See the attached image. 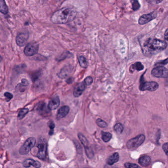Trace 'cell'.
<instances>
[{"instance_id":"6da1fadb","label":"cell","mask_w":168,"mask_h":168,"mask_svg":"<svg viewBox=\"0 0 168 168\" xmlns=\"http://www.w3.org/2000/svg\"><path fill=\"white\" fill-rule=\"evenodd\" d=\"M141 44L143 53L148 55L158 53L166 48L167 46L164 41L156 39H148Z\"/></svg>"},{"instance_id":"7a4b0ae2","label":"cell","mask_w":168,"mask_h":168,"mask_svg":"<svg viewBox=\"0 0 168 168\" xmlns=\"http://www.w3.org/2000/svg\"><path fill=\"white\" fill-rule=\"evenodd\" d=\"M76 14L74 9L64 8L54 12L51 17V21L57 24L67 23L75 18Z\"/></svg>"},{"instance_id":"3957f363","label":"cell","mask_w":168,"mask_h":168,"mask_svg":"<svg viewBox=\"0 0 168 168\" xmlns=\"http://www.w3.org/2000/svg\"><path fill=\"white\" fill-rule=\"evenodd\" d=\"M146 137L144 135H139L136 137L129 140L127 143L126 146L129 150L136 149L144 143Z\"/></svg>"},{"instance_id":"277c9868","label":"cell","mask_w":168,"mask_h":168,"mask_svg":"<svg viewBox=\"0 0 168 168\" xmlns=\"http://www.w3.org/2000/svg\"><path fill=\"white\" fill-rule=\"evenodd\" d=\"M36 143V139L34 137H30L26 141L24 145L19 150V153L21 155L27 154L34 148Z\"/></svg>"},{"instance_id":"5b68a950","label":"cell","mask_w":168,"mask_h":168,"mask_svg":"<svg viewBox=\"0 0 168 168\" xmlns=\"http://www.w3.org/2000/svg\"><path fill=\"white\" fill-rule=\"evenodd\" d=\"M37 147L39 148V151L37 157L40 159H45L46 157L47 149V144L45 140L42 138L40 139L37 143Z\"/></svg>"},{"instance_id":"8992f818","label":"cell","mask_w":168,"mask_h":168,"mask_svg":"<svg viewBox=\"0 0 168 168\" xmlns=\"http://www.w3.org/2000/svg\"><path fill=\"white\" fill-rule=\"evenodd\" d=\"M78 137L82 143V144L84 145L85 151H86V154L87 157L90 159L93 158L94 157V153L89 145V143L87 139V138L81 133H78Z\"/></svg>"},{"instance_id":"52a82bcc","label":"cell","mask_w":168,"mask_h":168,"mask_svg":"<svg viewBox=\"0 0 168 168\" xmlns=\"http://www.w3.org/2000/svg\"><path fill=\"white\" fill-rule=\"evenodd\" d=\"M151 74L158 78H167L168 76V70L162 66L157 67L152 69Z\"/></svg>"},{"instance_id":"ba28073f","label":"cell","mask_w":168,"mask_h":168,"mask_svg":"<svg viewBox=\"0 0 168 168\" xmlns=\"http://www.w3.org/2000/svg\"><path fill=\"white\" fill-rule=\"evenodd\" d=\"M159 87V84L155 81L141 82L140 85V90L141 91H155Z\"/></svg>"},{"instance_id":"9c48e42d","label":"cell","mask_w":168,"mask_h":168,"mask_svg":"<svg viewBox=\"0 0 168 168\" xmlns=\"http://www.w3.org/2000/svg\"><path fill=\"white\" fill-rule=\"evenodd\" d=\"M39 44L36 42L28 44L24 49V53L27 56H32L37 53L39 51Z\"/></svg>"},{"instance_id":"30bf717a","label":"cell","mask_w":168,"mask_h":168,"mask_svg":"<svg viewBox=\"0 0 168 168\" xmlns=\"http://www.w3.org/2000/svg\"><path fill=\"white\" fill-rule=\"evenodd\" d=\"M157 16V14L155 12H152L150 14H146L142 15L139 19V23L141 25H144L148 23V22L155 18Z\"/></svg>"},{"instance_id":"8fae6325","label":"cell","mask_w":168,"mask_h":168,"mask_svg":"<svg viewBox=\"0 0 168 168\" xmlns=\"http://www.w3.org/2000/svg\"><path fill=\"white\" fill-rule=\"evenodd\" d=\"M29 33H22L17 36L16 42L17 45L19 46H23L25 44L29 38Z\"/></svg>"},{"instance_id":"7c38bea8","label":"cell","mask_w":168,"mask_h":168,"mask_svg":"<svg viewBox=\"0 0 168 168\" xmlns=\"http://www.w3.org/2000/svg\"><path fill=\"white\" fill-rule=\"evenodd\" d=\"M23 165L25 168H29L30 167H34L35 168H41V164L38 161H36L32 159H28L24 161Z\"/></svg>"},{"instance_id":"4fadbf2b","label":"cell","mask_w":168,"mask_h":168,"mask_svg":"<svg viewBox=\"0 0 168 168\" xmlns=\"http://www.w3.org/2000/svg\"><path fill=\"white\" fill-rule=\"evenodd\" d=\"M85 85L86 84H85L84 82L79 83L75 86L73 91V94L75 97H78L81 96L85 89Z\"/></svg>"},{"instance_id":"5bb4252c","label":"cell","mask_w":168,"mask_h":168,"mask_svg":"<svg viewBox=\"0 0 168 168\" xmlns=\"http://www.w3.org/2000/svg\"><path fill=\"white\" fill-rule=\"evenodd\" d=\"M69 111V107L67 106H62L58 111L57 118L58 120H61L67 115Z\"/></svg>"},{"instance_id":"9a60e30c","label":"cell","mask_w":168,"mask_h":168,"mask_svg":"<svg viewBox=\"0 0 168 168\" xmlns=\"http://www.w3.org/2000/svg\"><path fill=\"white\" fill-rule=\"evenodd\" d=\"M151 161V158L146 155L142 156L139 159V163L142 166L145 167L148 166L150 164Z\"/></svg>"},{"instance_id":"2e32d148","label":"cell","mask_w":168,"mask_h":168,"mask_svg":"<svg viewBox=\"0 0 168 168\" xmlns=\"http://www.w3.org/2000/svg\"><path fill=\"white\" fill-rule=\"evenodd\" d=\"M60 104V99L58 97H56L50 101L49 104L48 105V108L50 111L55 110L59 107Z\"/></svg>"},{"instance_id":"e0dca14e","label":"cell","mask_w":168,"mask_h":168,"mask_svg":"<svg viewBox=\"0 0 168 168\" xmlns=\"http://www.w3.org/2000/svg\"><path fill=\"white\" fill-rule=\"evenodd\" d=\"M37 111L41 114H43L48 113L50 110L48 109V107H46L45 103L40 102L37 105Z\"/></svg>"},{"instance_id":"ac0fdd59","label":"cell","mask_w":168,"mask_h":168,"mask_svg":"<svg viewBox=\"0 0 168 168\" xmlns=\"http://www.w3.org/2000/svg\"><path fill=\"white\" fill-rule=\"evenodd\" d=\"M119 153L116 152L108 158L106 162L108 165H113L114 163L119 161Z\"/></svg>"},{"instance_id":"d6986e66","label":"cell","mask_w":168,"mask_h":168,"mask_svg":"<svg viewBox=\"0 0 168 168\" xmlns=\"http://www.w3.org/2000/svg\"><path fill=\"white\" fill-rule=\"evenodd\" d=\"M28 85H29L28 81H27V79H23L21 81V83L17 86V89L19 91L23 92L25 90Z\"/></svg>"},{"instance_id":"ffe728a7","label":"cell","mask_w":168,"mask_h":168,"mask_svg":"<svg viewBox=\"0 0 168 168\" xmlns=\"http://www.w3.org/2000/svg\"><path fill=\"white\" fill-rule=\"evenodd\" d=\"M0 12L5 14H7L9 12L8 7L3 0H0Z\"/></svg>"},{"instance_id":"44dd1931","label":"cell","mask_w":168,"mask_h":168,"mask_svg":"<svg viewBox=\"0 0 168 168\" xmlns=\"http://www.w3.org/2000/svg\"><path fill=\"white\" fill-rule=\"evenodd\" d=\"M101 137L103 141L104 142H108L111 140L112 138V135L111 133L109 132H102L101 133Z\"/></svg>"},{"instance_id":"7402d4cb","label":"cell","mask_w":168,"mask_h":168,"mask_svg":"<svg viewBox=\"0 0 168 168\" xmlns=\"http://www.w3.org/2000/svg\"><path fill=\"white\" fill-rule=\"evenodd\" d=\"M78 61H79V64L81 67L84 68H87L88 66V62L87 61L86 59V58L83 56H80L78 58Z\"/></svg>"},{"instance_id":"603a6c76","label":"cell","mask_w":168,"mask_h":168,"mask_svg":"<svg viewBox=\"0 0 168 168\" xmlns=\"http://www.w3.org/2000/svg\"><path fill=\"white\" fill-rule=\"evenodd\" d=\"M131 68L133 69V70L140 71L144 70V66L141 62H136L132 66Z\"/></svg>"},{"instance_id":"cb8c5ba5","label":"cell","mask_w":168,"mask_h":168,"mask_svg":"<svg viewBox=\"0 0 168 168\" xmlns=\"http://www.w3.org/2000/svg\"><path fill=\"white\" fill-rule=\"evenodd\" d=\"M29 112V109L26 108L23 109L20 111L19 112L18 115V118L19 120H21L23 119L26 115Z\"/></svg>"},{"instance_id":"d4e9b609","label":"cell","mask_w":168,"mask_h":168,"mask_svg":"<svg viewBox=\"0 0 168 168\" xmlns=\"http://www.w3.org/2000/svg\"><path fill=\"white\" fill-rule=\"evenodd\" d=\"M114 130L118 134H121L123 131V126L120 123H117L114 125Z\"/></svg>"},{"instance_id":"484cf974","label":"cell","mask_w":168,"mask_h":168,"mask_svg":"<svg viewBox=\"0 0 168 168\" xmlns=\"http://www.w3.org/2000/svg\"><path fill=\"white\" fill-rule=\"evenodd\" d=\"M96 124L98 126L101 128H106L108 126L107 123L105 121H103L101 119H98L96 120Z\"/></svg>"},{"instance_id":"4316f807","label":"cell","mask_w":168,"mask_h":168,"mask_svg":"<svg viewBox=\"0 0 168 168\" xmlns=\"http://www.w3.org/2000/svg\"><path fill=\"white\" fill-rule=\"evenodd\" d=\"M48 126L49 127V128L50 129V131L49 132V135H52L53 134V130L55 128V123L54 122L52 121H50L48 122Z\"/></svg>"},{"instance_id":"83f0119b","label":"cell","mask_w":168,"mask_h":168,"mask_svg":"<svg viewBox=\"0 0 168 168\" xmlns=\"http://www.w3.org/2000/svg\"><path fill=\"white\" fill-rule=\"evenodd\" d=\"M125 167L126 168H141L136 164L131 163H125Z\"/></svg>"},{"instance_id":"f1b7e54d","label":"cell","mask_w":168,"mask_h":168,"mask_svg":"<svg viewBox=\"0 0 168 168\" xmlns=\"http://www.w3.org/2000/svg\"><path fill=\"white\" fill-rule=\"evenodd\" d=\"M140 8V5L139 2L137 1H133V3H132V9H133V10H138Z\"/></svg>"},{"instance_id":"f546056e","label":"cell","mask_w":168,"mask_h":168,"mask_svg":"<svg viewBox=\"0 0 168 168\" xmlns=\"http://www.w3.org/2000/svg\"><path fill=\"white\" fill-rule=\"evenodd\" d=\"M93 82V78L91 76H88V77H87L86 79H85V81H84L85 84H86V85H90L92 84Z\"/></svg>"},{"instance_id":"4dcf8cb0","label":"cell","mask_w":168,"mask_h":168,"mask_svg":"<svg viewBox=\"0 0 168 168\" xmlns=\"http://www.w3.org/2000/svg\"><path fill=\"white\" fill-rule=\"evenodd\" d=\"M4 95L5 96L7 101V102L10 101V100H12V98L13 97L12 94L9 92H5L4 94Z\"/></svg>"},{"instance_id":"1f68e13d","label":"cell","mask_w":168,"mask_h":168,"mask_svg":"<svg viewBox=\"0 0 168 168\" xmlns=\"http://www.w3.org/2000/svg\"><path fill=\"white\" fill-rule=\"evenodd\" d=\"M162 149L165 154L168 156V143H165L162 146Z\"/></svg>"},{"instance_id":"d6a6232c","label":"cell","mask_w":168,"mask_h":168,"mask_svg":"<svg viewBox=\"0 0 168 168\" xmlns=\"http://www.w3.org/2000/svg\"><path fill=\"white\" fill-rule=\"evenodd\" d=\"M164 38H165V42L167 44H168V28L165 31Z\"/></svg>"},{"instance_id":"836d02e7","label":"cell","mask_w":168,"mask_h":168,"mask_svg":"<svg viewBox=\"0 0 168 168\" xmlns=\"http://www.w3.org/2000/svg\"><path fill=\"white\" fill-rule=\"evenodd\" d=\"M168 63V58L167 59H165V60H164L162 61H161L159 63H158L159 64H163V65H166V64H167Z\"/></svg>"},{"instance_id":"e575fe53","label":"cell","mask_w":168,"mask_h":168,"mask_svg":"<svg viewBox=\"0 0 168 168\" xmlns=\"http://www.w3.org/2000/svg\"><path fill=\"white\" fill-rule=\"evenodd\" d=\"M2 60H3V58H2V57L0 55V62H1V61H2Z\"/></svg>"}]
</instances>
